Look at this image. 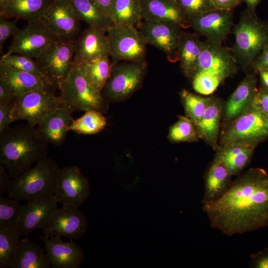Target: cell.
<instances>
[{
  "instance_id": "16",
  "label": "cell",
  "mask_w": 268,
  "mask_h": 268,
  "mask_svg": "<svg viewBox=\"0 0 268 268\" xmlns=\"http://www.w3.org/2000/svg\"><path fill=\"white\" fill-rule=\"evenodd\" d=\"M58 201L54 196L28 201L21 205L17 224L20 237L38 229H43L58 209Z\"/></svg>"
},
{
  "instance_id": "18",
  "label": "cell",
  "mask_w": 268,
  "mask_h": 268,
  "mask_svg": "<svg viewBox=\"0 0 268 268\" xmlns=\"http://www.w3.org/2000/svg\"><path fill=\"white\" fill-rule=\"evenodd\" d=\"M45 244V250L51 267L78 268L84 259L80 246L72 239L65 242L61 236H40Z\"/></svg>"
},
{
  "instance_id": "30",
  "label": "cell",
  "mask_w": 268,
  "mask_h": 268,
  "mask_svg": "<svg viewBox=\"0 0 268 268\" xmlns=\"http://www.w3.org/2000/svg\"><path fill=\"white\" fill-rule=\"evenodd\" d=\"M222 112V103L217 98L211 100L200 122L195 126L198 136L218 148L217 141Z\"/></svg>"
},
{
  "instance_id": "51",
  "label": "cell",
  "mask_w": 268,
  "mask_h": 268,
  "mask_svg": "<svg viewBox=\"0 0 268 268\" xmlns=\"http://www.w3.org/2000/svg\"><path fill=\"white\" fill-rule=\"evenodd\" d=\"M97 3L109 17L111 8L114 0H93Z\"/></svg>"
},
{
  "instance_id": "22",
  "label": "cell",
  "mask_w": 268,
  "mask_h": 268,
  "mask_svg": "<svg viewBox=\"0 0 268 268\" xmlns=\"http://www.w3.org/2000/svg\"><path fill=\"white\" fill-rule=\"evenodd\" d=\"M72 113L68 110L58 107L40 122L37 130L48 143L60 146L66 141L69 131L73 120Z\"/></svg>"
},
{
  "instance_id": "41",
  "label": "cell",
  "mask_w": 268,
  "mask_h": 268,
  "mask_svg": "<svg viewBox=\"0 0 268 268\" xmlns=\"http://www.w3.org/2000/svg\"><path fill=\"white\" fill-rule=\"evenodd\" d=\"M176 1L179 8L188 20L193 17L215 9L211 0H176Z\"/></svg>"
},
{
  "instance_id": "52",
  "label": "cell",
  "mask_w": 268,
  "mask_h": 268,
  "mask_svg": "<svg viewBox=\"0 0 268 268\" xmlns=\"http://www.w3.org/2000/svg\"><path fill=\"white\" fill-rule=\"evenodd\" d=\"M246 2L248 8L255 10L256 6L261 1V0H244Z\"/></svg>"
},
{
  "instance_id": "17",
  "label": "cell",
  "mask_w": 268,
  "mask_h": 268,
  "mask_svg": "<svg viewBox=\"0 0 268 268\" xmlns=\"http://www.w3.org/2000/svg\"><path fill=\"white\" fill-rule=\"evenodd\" d=\"M237 64L231 49L207 39L202 41L194 75L200 72L208 71L218 74L224 79L235 71Z\"/></svg>"
},
{
  "instance_id": "47",
  "label": "cell",
  "mask_w": 268,
  "mask_h": 268,
  "mask_svg": "<svg viewBox=\"0 0 268 268\" xmlns=\"http://www.w3.org/2000/svg\"><path fill=\"white\" fill-rule=\"evenodd\" d=\"M251 66L256 72L262 69H268V45L255 60Z\"/></svg>"
},
{
  "instance_id": "50",
  "label": "cell",
  "mask_w": 268,
  "mask_h": 268,
  "mask_svg": "<svg viewBox=\"0 0 268 268\" xmlns=\"http://www.w3.org/2000/svg\"><path fill=\"white\" fill-rule=\"evenodd\" d=\"M257 73L260 75L261 89L268 91V69H262Z\"/></svg>"
},
{
  "instance_id": "7",
  "label": "cell",
  "mask_w": 268,
  "mask_h": 268,
  "mask_svg": "<svg viewBox=\"0 0 268 268\" xmlns=\"http://www.w3.org/2000/svg\"><path fill=\"white\" fill-rule=\"evenodd\" d=\"M76 41L57 39L35 59L47 82L58 90L74 66Z\"/></svg>"
},
{
  "instance_id": "32",
  "label": "cell",
  "mask_w": 268,
  "mask_h": 268,
  "mask_svg": "<svg viewBox=\"0 0 268 268\" xmlns=\"http://www.w3.org/2000/svg\"><path fill=\"white\" fill-rule=\"evenodd\" d=\"M109 17L114 24L137 28L142 21L140 0H114Z\"/></svg>"
},
{
  "instance_id": "45",
  "label": "cell",
  "mask_w": 268,
  "mask_h": 268,
  "mask_svg": "<svg viewBox=\"0 0 268 268\" xmlns=\"http://www.w3.org/2000/svg\"><path fill=\"white\" fill-rule=\"evenodd\" d=\"M16 97L10 85L0 78V103H14Z\"/></svg>"
},
{
  "instance_id": "10",
  "label": "cell",
  "mask_w": 268,
  "mask_h": 268,
  "mask_svg": "<svg viewBox=\"0 0 268 268\" xmlns=\"http://www.w3.org/2000/svg\"><path fill=\"white\" fill-rule=\"evenodd\" d=\"M53 90L38 89L17 96L13 108V122L25 120L35 127L52 111L59 107Z\"/></svg>"
},
{
  "instance_id": "39",
  "label": "cell",
  "mask_w": 268,
  "mask_h": 268,
  "mask_svg": "<svg viewBox=\"0 0 268 268\" xmlns=\"http://www.w3.org/2000/svg\"><path fill=\"white\" fill-rule=\"evenodd\" d=\"M0 65L8 66L28 72L47 82L41 72L35 60L34 59L18 54H4L0 59Z\"/></svg>"
},
{
  "instance_id": "36",
  "label": "cell",
  "mask_w": 268,
  "mask_h": 268,
  "mask_svg": "<svg viewBox=\"0 0 268 268\" xmlns=\"http://www.w3.org/2000/svg\"><path fill=\"white\" fill-rule=\"evenodd\" d=\"M20 237L17 228H0V268L10 267Z\"/></svg>"
},
{
  "instance_id": "19",
  "label": "cell",
  "mask_w": 268,
  "mask_h": 268,
  "mask_svg": "<svg viewBox=\"0 0 268 268\" xmlns=\"http://www.w3.org/2000/svg\"><path fill=\"white\" fill-rule=\"evenodd\" d=\"M232 10L214 9L189 20L190 27L207 40L222 44L230 32Z\"/></svg>"
},
{
  "instance_id": "11",
  "label": "cell",
  "mask_w": 268,
  "mask_h": 268,
  "mask_svg": "<svg viewBox=\"0 0 268 268\" xmlns=\"http://www.w3.org/2000/svg\"><path fill=\"white\" fill-rule=\"evenodd\" d=\"M80 21L69 0H52L41 20L56 38L63 40L78 38Z\"/></svg>"
},
{
  "instance_id": "15",
  "label": "cell",
  "mask_w": 268,
  "mask_h": 268,
  "mask_svg": "<svg viewBox=\"0 0 268 268\" xmlns=\"http://www.w3.org/2000/svg\"><path fill=\"white\" fill-rule=\"evenodd\" d=\"M87 226V219L78 207L66 204L56 210L42 231L46 236H64L73 240L82 237Z\"/></svg>"
},
{
  "instance_id": "24",
  "label": "cell",
  "mask_w": 268,
  "mask_h": 268,
  "mask_svg": "<svg viewBox=\"0 0 268 268\" xmlns=\"http://www.w3.org/2000/svg\"><path fill=\"white\" fill-rule=\"evenodd\" d=\"M0 78L10 85L17 96L34 90L56 89L36 75L3 65H0Z\"/></svg>"
},
{
  "instance_id": "12",
  "label": "cell",
  "mask_w": 268,
  "mask_h": 268,
  "mask_svg": "<svg viewBox=\"0 0 268 268\" xmlns=\"http://www.w3.org/2000/svg\"><path fill=\"white\" fill-rule=\"evenodd\" d=\"M148 44L162 51L171 63L179 61L178 43L183 28L170 22L143 20L136 28Z\"/></svg>"
},
{
  "instance_id": "26",
  "label": "cell",
  "mask_w": 268,
  "mask_h": 268,
  "mask_svg": "<svg viewBox=\"0 0 268 268\" xmlns=\"http://www.w3.org/2000/svg\"><path fill=\"white\" fill-rule=\"evenodd\" d=\"M52 0H9L0 6V16L23 19L28 23L41 21Z\"/></svg>"
},
{
  "instance_id": "25",
  "label": "cell",
  "mask_w": 268,
  "mask_h": 268,
  "mask_svg": "<svg viewBox=\"0 0 268 268\" xmlns=\"http://www.w3.org/2000/svg\"><path fill=\"white\" fill-rule=\"evenodd\" d=\"M257 145L247 143H232L218 147L215 157L225 166L231 175L242 171L250 162Z\"/></svg>"
},
{
  "instance_id": "20",
  "label": "cell",
  "mask_w": 268,
  "mask_h": 268,
  "mask_svg": "<svg viewBox=\"0 0 268 268\" xmlns=\"http://www.w3.org/2000/svg\"><path fill=\"white\" fill-rule=\"evenodd\" d=\"M110 56L107 31L88 26L76 39L73 56L74 65H80Z\"/></svg>"
},
{
  "instance_id": "13",
  "label": "cell",
  "mask_w": 268,
  "mask_h": 268,
  "mask_svg": "<svg viewBox=\"0 0 268 268\" xmlns=\"http://www.w3.org/2000/svg\"><path fill=\"white\" fill-rule=\"evenodd\" d=\"M90 192L89 181L78 166L72 165L59 169L53 195L58 202L79 207L86 201Z\"/></svg>"
},
{
  "instance_id": "29",
  "label": "cell",
  "mask_w": 268,
  "mask_h": 268,
  "mask_svg": "<svg viewBox=\"0 0 268 268\" xmlns=\"http://www.w3.org/2000/svg\"><path fill=\"white\" fill-rule=\"evenodd\" d=\"M11 268H51L44 249L28 237L20 240L13 256Z\"/></svg>"
},
{
  "instance_id": "44",
  "label": "cell",
  "mask_w": 268,
  "mask_h": 268,
  "mask_svg": "<svg viewBox=\"0 0 268 268\" xmlns=\"http://www.w3.org/2000/svg\"><path fill=\"white\" fill-rule=\"evenodd\" d=\"M249 267L251 268H268V247L250 255Z\"/></svg>"
},
{
  "instance_id": "27",
  "label": "cell",
  "mask_w": 268,
  "mask_h": 268,
  "mask_svg": "<svg viewBox=\"0 0 268 268\" xmlns=\"http://www.w3.org/2000/svg\"><path fill=\"white\" fill-rule=\"evenodd\" d=\"M232 176L224 164L215 157L205 175L202 204L220 197L229 187Z\"/></svg>"
},
{
  "instance_id": "28",
  "label": "cell",
  "mask_w": 268,
  "mask_h": 268,
  "mask_svg": "<svg viewBox=\"0 0 268 268\" xmlns=\"http://www.w3.org/2000/svg\"><path fill=\"white\" fill-rule=\"evenodd\" d=\"M202 46L198 35L182 30L178 47L179 61L183 73L191 79L195 73Z\"/></svg>"
},
{
  "instance_id": "23",
  "label": "cell",
  "mask_w": 268,
  "mask_h": 268,
  "mask_svg": "<svg viewBox=\"0 0 268 268\" xmlns=\"http://www.w3.org/2000/svg\"><path fill=\"white\" fill-rule=\"evenodd\" d=\"M255 75H247L239 84L227 100L224 108V118L232 121L253 104L259 90Z\"/></svg>"
},
{
  "instance_id": "9",
  "label": "cell",
  "mask_w": 268,
  "mask_h": 268,
  "mask_svg": "<svg viewBox=\"0 0 268 268\" xmlns=\"http://www.w3.org/2000/svg\"><path fill=\"white\" fill-rule=\"evenodd\" d=\"M107 37L112 63L145 61L147 43L136 28L114 24L107 31Z\"/></svg>"
},
{
  "instance_id": "48",
  "label": "cell",
  "mask_w": 268,
  "mask_h": 268,
  "mask_svg": "<svg viewBox=\"0 0 268 268\" xmlns=\"http://www.w3.org/2000/svg\"><path fill=\"white\" fill-rule=\"evenodd\" d=\"M215 9L232 10L241 2V0H211Z\"/></svg>"
},
{
  "instance_id": "37",
  "label": "cell",
  "mask_w": 268,
  "mask_h": 268,
  "mask_svg": "<svg viewBox=\"0 0 268 268\" xmlns=\"http://www.w3.org/2000/svg\"><path fill=\"white\" fill-rule=\"evenodd\" d=\"M169 140L173 142H194L199 137L195 127L187 117L181 116L169 129Z\"/></svg>"
},
{
  "instance_id": "49",
  "label": "cell",
  "mask_w": 268,
  "mask_h": 268,
  "mask_svg": "<svg viewBox=\"0 0 268 268\" xmlns=\"http://www.w3.org/2000/svg\"><path fill=\"white\" fill-rule=\"evenodd\" d=\"M11 179L4 167L0 164V195L8 191Z\"/></svg>"
},
{
  "instance_id": "46",
  "label": "cell",
  "mask_w": 268,
  "mask_h": 268,
  "mask_svg": "<svg viewBox=\"0 0 268 268\" xmlns=\"http://www.w3.org/2000/svg\"><path fill=\"white\" fill-rule=\"evenodd\" d=\"M252 105L268 117V91L260 88Z\"/></svg>"
},
{
  "instance_id": "21",
  "label": "cell",
  "mask_w": 268,
  "mask_h": 268,
  "mask_svg": "<svg viewBox=\"0 0 268 268\" xmlns=\"http://www.w3.org/2000/svg\"><path fill=\"white\" fill-rule=\"evenodd\" d=\"M140 2L143 20L173 22L183 29L190 27L176 0H140Z\"/></svg>"
},
{
  "instance_id": "42",
  "label": "cell",
  "mask_w": 268,
  "mask_h": 268,
  "mask_svg": "<svg viewBox=\"0 0 268 268\" xmlns=\"http://www.w3.org/2000/svg\"><path fill=\"white\" fill-rule=\"evenodd\" d=\"M17 19L10 21L0 16V51L1 53L3 45L6 39L11 35H15L20 30L16 24Z\"/></svg>"
},
{
  "instance_id": "4",
  "label": "cell",
  "mask_w": 268,
  "mask_h": 268,
  "mask_svg": "<svg viewBox=\"0 0 268 268\" xmlns=\"http://www.w3.org/2000/svg\"><path fill=\"white\" fill-rule=\"evenodd\" d=\"M233 32L235 41L231 51L237 64L252 66L268 45V24L258 18L255 10L247 8Z\"/></svg>"
},
{
  "instance_id": "6",
  "label": "cell",
  "mask_w": 268,
  "mask_h": 268,
  "mask_svg": "<svg viewBox=\"0 0 268 268\" xmlns=\"http://www.w3.org/2000/svg\"><path fill=\"white\" fill-rule=\"evenodd\" d=\"M146 71L145 61L112 63L102 96L109 103L126 100L141 87Z\"/></svg>"
},
{
  "instance_id": "2",
  "label": "cell",
  "mask_w": 268,
  "mask_h": 268,
  "mask_svg": "<svg viewBox=\"0 0 268 268\" xmlns=\"http://www.w3.org/2000/svg\"><path fill=\"white\" fill-rule=\"evenodd\" d=\"M48 144L28 124L9 127L0 134V164L15 178L48 156Z\"/></svg>"
},
{
  "instance_id": "38",
  "label": "cell",
  "mask_w": 268,
  "mask_h": 268,
  "mask_svg": "<svg viewBox=\"0 0 268 268\" xmlns=\"http://www.w3.org/2000/svg\"><path fill=\"white\" fill-rule=\"evenodd\" d=\"M21 207L18 201L0 197V228H17Z\"/></svg>"
},
{
  "instance_id": "8",
  "label": "cell",
  "mask_w": 268,
  "mask_h": 268,
  "mask_svg": "<svg viewBox=\"0 0 268 268\" xmlns=\"http://www.w3.org/2000/svg\"><path fill=\"white\" fill-rule=\"evenodd\" d=\"M230 122L221 135V145L232 143L258 145L268 138V117L253 105Z\"/></svg>"
},
{
  "instance_id": "34",
  "label": "cell",
  "mask_w": 268,
  "mask_h": 268,
  "mask_svg": "<svg viewBox=\"0 0 268 268\" xmlns=\"http://www.w3.org/2000/svg\"><path fill=\"white\" fill-rule=\"evenodd\" d=\"M85 112L81 117L72 120L69 131L79 134H94L105 128L107 120L102 112L94 110Z\"/></svg>"
},
{
  "instance_id": "1",
  "label": "cell",
  "mask_w": 268,
  "mask_h": 268,
  "mask_svg": "<svg viewBox=\"0 0 268 268\" xmlns=\"http://www.w3.org/2000/svg\"><path fill=\"white\" fill-rule=\"evenodd\" d=\"M211 227L228 236L268 226V174L251 168L216 200L203 204Z\"/></svg>"
},
{
  "instance_id": "40",
  "label": "cell",
  "mask_w": 268,
  "mask_h": 268,
  "mask_svg": "<svg viewBox=\"0 0 268 268\" xmlns=\"http://www.w3.org/2000/svg\"><path fill=\"white\" fill-rule=\"evenodd\" d=\"M191 80L193 87L197 92L209 95L216 89L223 79L215 73L202 71L196 73Z\"/></svg>"
},
{
  "instance_id": "53",
  "label": "cell",
  "mask_w": 268,
  "mask_h": 268,
  "mask_svg": "<svg viewBox=\"0 0 268 268\" xmlns=\"http://www.w3.org/2000/svg\"><path fill=\"white\" fill-rule=\"evenodd\" d=\"M9 0H0V6L3 5L6 2H7Z\"/></svg>"
},
{
  "instance_id": "33",
  "label": "cell",
  "mask_w": 268,
  "mask_h": 268,
  "mask_svg": "<svg viewBox=\"0 0 268 268\" xmlns=\"http://www.w3.org/2000/svg\"><path fill=\"white\" fill-rule=\"evenodd\" d=\"M109 57L77 65L90 85L100 93L110 75L112 63Z\"/></svg>"
},
{
  "instance_id": "31",
  "label": "cell",
  "mask_w": 268,
  "mask_h": 268,
  "mask_svg": "<svg viewBox=\"0 0 268 268\" xmlns=\"http://www.w3.org/2000/svg\"><path fill=\"white\" fill-rule=\"evenodd\" d=\"M77 16L80 21L94 27L107 31L114 23L102 9L93 0H69Z\"/></svg>"
},
{
  "instance_id": "35",
  "label": "cell",
  "mask_w": 268,
  "mask_h": 268,
  "mask_svg": "<svg viewBox=\"0 0 268 268\" xmlns=\"http://www.w3.org/2000/svg\"><path fill=\"white\" fill-rule=\"evenodd\" d=\"M180 95L187 117L196 125L201 120L211 97H202L186 89L182 90Z\"/></svg>"
},
{
  "instance_id": "3",
  "label": "cell",
  "mask_w": 268,
  "mask_h": 268,
  "mask_svg": "<svg viewBox=\"0 0 268 268\" xmlns=\"http://www.w3.org/2000/svg\"><path fill=\"white\" fill-rule=\"evenodd\" d=\"M60 168L53 159L46 156L18 176L12 178L8 196L19 201H32L53 196L56 179Z\"/></svg>"
},
{
  "instance_id": "43",
  "label": "cell",
  "mask_w": 268,
  "mask_h": 268,
  "mask_svg": "<svg viewBox=\"0 0 268 268\" xmlns=\"http://www.w3.org/2000/svg\"><path fill=\"white\" fill-rule=\"evenodd\" d=\"M14 103H0V134L9 127L10 124L13 122L12 119V112Z\"/></svg>"
},
{
  "instance_id": "14",
  "label": "cell",
  "mask_w": 268,
  "mask_h": 268,
  "mask_svg": "<svg viewBox=\"0 0 268 268\" xmlns=\"http://www.w3.org/2000/svg\"><path fill=\"white\" fill-rule=\"evenodd\" d=\"M57 39L42 22H30L13 36L5 54L35 59Z\"/></svg>"
},
{
  "instance_id": "5",
  "label": "cell",
  "mask_w": 268,
  "mask_h": 268,
  "mask_svg": "<svg viewBox=\"0 0 268 268\" xmlns=\"http://www.w3.org/2000/svg\"><path fill=\"white\" fill-rule=\"evenodd\" d=\"M59 91V107L72 113L94 110L104 114L108 110L109 103L90 85L77 65H74Z\"/></svg>"
}]
</instances>
